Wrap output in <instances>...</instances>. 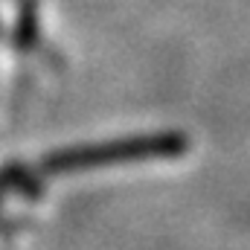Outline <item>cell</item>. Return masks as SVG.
Masks as SVG:
<instances>
[{
    "label": "cell",
    "instance_id": "cell-1",
    "mask_svg": "<svg viewBox=\"0 0 250 250\" xmlns=\"http://www.w3.org/2000/svg\"><path fill=\"white\" fill-rule=\"evenodd\" d=\"M192 140L184 131H160L143 134L99 146L67 148L50 157V172H79V169H102V166H125V163H146V160H175L187 154Z\"/></svg>",
    "mask_w": 250,
    "mask_h": 250
}]
</instances>
